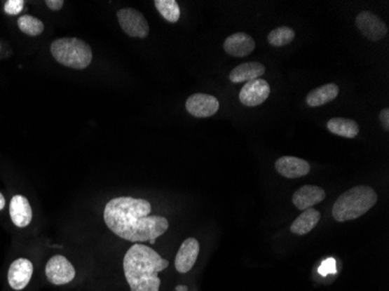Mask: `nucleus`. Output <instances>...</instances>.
Listing matches in <instances>:
<instances>
[{
  "mask_svg": "<svg viewBox=\"0 0 389 291\" xmlns=\"http://www.w3.org/2000/svg\"><path fill=\"white\" fill-rule=\"evenodd\" d=\"M64 1L63 0H47L46 5L48 7L49 10L59 11L63 7Z\"/></svg>",
  "mask_w": 389,
  "mask_h": 291,
  "instance_id": "obj_26",
  "label": "nucleus"
},
{
  "mask_svg": "<svg viewBox=\"0 0 389 291\" xmlns=\"http://www.w3.org/2000/svg\"><path fill=\"white\" fill-rule=\"evenodd\" d=\"M168 266V260L142 243L130 247L123 261L125 280L131 291H160L158 274Z\"/></svg>",
  "mask_w": 389,
  "mask_h": 291,
  "instance_id": "obj_2",
  "label": "nucleus"
},
{
  "mask_svg": "<svg viewBox=\"0 0 389 291\" xmlns=\"http://www.w3.org/2000/svg\"><path fill=\"white\" fill-rule=\"evenodd\" d=\"M325 196H327L325 190L320 187L304 185L294 194V205L296 206L297 209L304 211L317 205L318 203L323 202Z\"/></svg>",
  "mask_w": 389,
  "mask_h": 291,
  "instance_id": "obj_15",
  "label": "nucleus"
},
{
  "mask_svg": "<svg viewBox=\"0 0 389 291\" xmlns=\"http://www.w3.org/2000/svg\"><path fill=\"white\" fill-rule=\"evenodd\" d=\"M271 95L268 82L262 79H253L245 83L239 93V100L245 107H255L261 105Z\"/></svg>",
  "mask_w": 389,
  "mask_h": 291,
  "instance_id": "obj_9",
  "label": "nucleus"
},
{
  "mask_svg": "<svg viewBox=\"0 0 389 291\" xmlns=\"http://www.w3.org/2000/svg\"><path fill=\"white\" fill-rule=\"evenodd\" d=\"M265 65L259 62H246L230 72V79L233 83L250 82L253 79H260L265 74Z\"/></svg>",
  "mask_w": 389,
  "mask_h": 291,
  "instance_id": "obj_16",
  "label": "nucleus"
},
{
  "mask_svg": "<svg viewBox=\"0 0 389 291\" xmlns=\"http://www.w3.org/2000/svg\"><path fill=\"white\" fill-rule=\"evenodd\" d=\"M149 201L128 196L116 197L104 208V222L111 232L130 243H156L169 229L165 217L154 216Z\"/></svg>",
  "mask_w": 389,
  "mask_h": 291,
  "instance_id": "obj_1",
  "label": "nucleus"
},
{
  "mask_svg": "<svg viewBox=\"0 0 389 291\" xmlns=\"http://www.w3.org/2000/svg\"><path fill=\"white\" fill-rule=\"evenodd\" d=\"M50 52L60 65L77 70L88 68L93 61L90 46L76 38L57 39L53 41Z\"/></svg>",
  "mask_w": 389,
  "mask_h": 291,
  "instance_id": "obj_4",
  "label": "nucleus"
},
{
  "mask_svg": "<svg viewBox=\"0 0 389 291\" xmlns=\"http://www.w3.org/2000/svg\"><path fill=\"white\" fill-rule=\"evenodd\" d=\"M327 130L339 137L353 139L359 133L358 123L348 118H332L327 123Z\"/></svg>",
  "mask_w": 389,
  "mask_h": 291,
  "instance_id": "obj_19",
  "label": "nucleus"
},
{
  "mask_svg": "<svg viewBox=\"0 0 389 291\" xmlns=\"http://www.w3.org/2000/svg\"><path fill=\"white\" fill-rule=\"evenodd\" d=\"M200 254V243L195 238H188L179 246L175 257V269L179 274H186L193 269Z\"/></svg>",
  "mask_w": 389,
  "mask_h": 291,
  "instance_id": "obj_11",
  "label": "nucleus"
},
{
  "mask_svg": "<svg viewBox=\"0 0 389 291\" xmlns=\"http://www.w3.org/2000/svg\"><path fill=\"white\" fill-rule=\"evenodd\" d=\"M318 271H320V274L323 275V276L329 274H334V273L337 271L336 261H334V259H327V261H324Z\"/></svg>",
  "mask_w": 389,
  "mask_h": 291,
  "instance_id": "obj_24",
  "label": "nucleus"
},
{
  "mask_svg": "<svg viewBox=\"0 0 389 291\" xmlns=\"http://www.w3.org/2000/svg\"><path fill=\"white\" fill-rule=\"evenodd\" d=\"M10 218L14 226L19 229H25L31 225L33 220V209L26 196L18 194L11 198Z\"/></svg>",
  "mask_w": 389,
  "mask_h": 291,
  "instance_id": "obj_12",
  "label": "nucleus"
},
{
  "mask_svg": "<svg viewBox=\"0 0 389 291\" xmlns=\"http://www.w3.org/2000/svg\"><path fill=\"white\" fill-rule=\"evenodd\" d=\"M76 269L64 255H53L45 264V278L49 285L66 287L76 278Z\"/></svg>",
  "mask_w": 389,
  "mask_h": 291,
  "instance_id": "obj_5",
  "label": "nucleus"
},
{
  "mask_svg": "<svg viewBox=\"0 0 389 291\" xmlns=\"http://www.w3.org/2000/svg\"><path fill=\"white\" fill-rule=\"evenodd\" d=\"M320 220V213L316 209L304 210L290 226V231L297 236H306L316 227Z\"/></svg>",
  "mask_w": 389,
  "mask_h": 291,
  "instance_id": "obj_18",
  "label": "nucleus"
},
{
  "mask_svg": "<svg viewBox=\"0 0 389 291\" xmlns=\"http://www.w3.org/2000/svg\"><path fill=\"white\" fill-rule=\"evenodd\" d=\"M295 31L293 28L281 26L273 29L268 34V42L274 47H283L289 45L295 39Z\"/></svg>",
  "mask_w": 389,
  "mask_h": 291,
  "instance_id": "obj_22",
  "label": "nucleus"
},
{
  "mask_svg": "<svg viewBox=\"0 0 389 291\" xmlns=\"http://www.w3.org/2000/svg\"><path fill=\"white\" fill-rule=\"evenodd\" d=\"M24 6V0H8L5 3L4 11H5V13L10 14V15H17L20 13Z\"/></svg>",
  "mask_w": 389,
  "mask_h": 291,
  "instance_id": "obj_23",
  "label": "nucleus"
},
{
  "mask_svg": "<svg viewBox=\"0 0 389 291\" xmlns=\"http://www.w3.org/2000/svg\"><path fill=\"white\" fill-rule=\"evenodd\" d=\"M5 206H6V199L4 197L3 194L0 192V211H3L5 209Z\"/></svg>",
  "mask_w": 389,
  "mask_h": 291,
  "instance_id": "obj_27",
  "label": "nucleus"
},
{
  "mask_svg": "<svg viewBox=\"0 0 389 291\" xmlns=\"http://www.w3.org/2000/svg\"><path fill=\"white\" fill-rule=\"evenodd\" d=\"M380 121H381V125H383V128L386 132L389 130V109L386 107V109H383L381 112H380Z\"/></svg>",
  "mask_w": 389,
  "mask_h": 291,
  "instance_id": "obj_25",
  "label": "nucleus"
},
{
  "mask_svg": "<svg viewBox=\"0 0 389 291\" xmlns=\"http://www.w3.org/2000/svg\"><path fill=\"white\" fill-rule=\"evenodd\" d=\"M355 25L360 33L369 41H380L388 33L387 25L378 15L369 11H362V13L357 15Z\"/></svg>",
  "mask_w": 389,
  "mask_h": 291,
  "instance_id": "obj_8",
  "label": "nucleus"
},
{
  "mask_svg": "<svg viewBox=\"0 0 389 291\" xmlns=\"http://www.w3.org/2000/svg\"><path fill=\"white\" fill-rule=\"evenodd\" d=\"M118 21L121 29L131 38L145 39L149 33V25L139 11L126 7L118 11Z\"/></svg>",
  "mask_w": 389,
  "mask_h": 291,
  "instance_id": "obj_7",
  "label": "nucleus"
},
{
  "mask_svg": "<svg viewBox=\"0 0 389 291\" xmlns=\"http://www.w3.org/2000/svg\"><path fill=\"white\" fill-rule=\"evenodd\" d=\"M156 10L161 14L165 20L168 22H177L181 17V10L179 4L175 0H156L154 1Z\"/></svg>",
  "mask_w": 389,
  "mask_h": 291,
  "instance_id": "obj_20",
  "label": "nucleus"
},
{
  "mask_svg": "<svg viewBox=\"0 0 389 291\" xmlns=\"http://www.w3.org/2000/svg\"><path fill=\"white\" fill-rule=\"evenodd\" d=\"M186 109L191 116L196 118H209L219 110L217 98L207 93H195L186 102Z\"/></svg>",
  "mask_w": 389,
  "mask_h": 291,
  "instance_id": "obj_10",
  "label": "nucleus"
},
{
  "mask_svg": "<svg viewBox=\"0 0 389 291\" xmlns=\"http://www.w3.org/2000/svg\"><path fill=\"white\" fill-rule=\"evenodd\" d=\"M378 202L376 190L367 185H358L338 197L332 209V216L337 222L355 220L369 212Z\"/></svg>",
  "mask_w": 389,
  "mask_h": 291,
  "instance_id": "obj_3",
  "label": "nucleus"
},
{
  "mask_svg": "<svg viewBox=\"0 0 389 291\" xmlns=\"http://www.w3.org/2000/svg\"><path fill=\"white\" fill-rule=\"evenodd\" d=\"M255 49V41L251 35L238 32L230 35L224 41V50L233 57H245Z\"/></svg>",
  "mask_w": 389,
  "mask_h": 291,
  "instance_id": "obj_13",
  "label": "nucleus"
},
{
  "mask_svg": "<svg viewBox=\"0 0 389 291\" xmlns=\"http://www.w3.org/2000/svg\"><path fill=\"white\" fill-rule=\"evenodd\" d=\"M276 172L286 178H300L310 172V165L295 156H282L275 162Z\"/></svg>",
  "mask_w": 389,
  "mask_h": 291,
  "instance_id": "obj_14",
  "label": "nucleus"
},
{
  "mask_svg": "<svg viewBox=\"0 0 389 291\" xmlns=\"http://www.w3.org/2000/svg\"><path fill=\"white\" fill-rule=\"evenodd\" d=\"M338 95H339V86H336L334 83L318 86V88L308 93V107H323L325 104L330 103L332 100H336Z\"/></svg>",
  "mask_w": 389,
  "mask_h": 291,
  "instance_id": "obj_17",
  "label": "nucleus"
},
{
  "mask_svg": "<svg viewBox=\"0 0 389 291\" xmlns=\"http://www.w3.org/2000/svg\"><path fill=\"white\" fill-rule=\"evenodd\" d=\"M35 266L28 257L11 262L6 273V285L11 291H26L34 278Z\"/></svg>",
  "mask_w": 389,
  "mask_h": 291,
  "instance_id": "obj_6",
  "label": "nucleus"
},
{
  "mask_svg": "<svg viewBox=\"0 0 389 291\" xmlns=\"http://www.w3.org/2000/svg\"><path fill=\"white\" fill-rule=\"evenodd\" d=\"M18 27L25 34L29 35V36H38V35L42 34V32L45 29V25L38 18L22 15L18 20Z\"/></svg>",
  "mask_w": 389,
  "mask_h": 291,
  "instance_id": "obj_21",
  "label": "nucleus"
}]
</instances>
